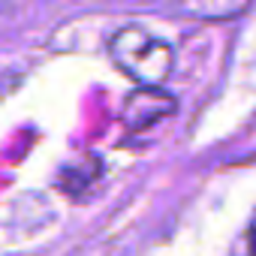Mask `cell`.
<instances>
[{
  "label": "cell",
  "instance_id": "1",
  "mask_svg": "<svg viewBox=\"0 0 256 256\" xmlns=\"http://www.w3.org/2000/svg\"><path fill=\"white\" fill-rule=\"evenodd\" d=\"M112 64L139 88H163L175 66V52L166 40L154 36L142 24H124L108 40Z\"/></svg>",
  "mask_w": 256,
  "mask_h": 256
},
{
  "label": "cell",
  "instance_id": "2",
  "mask_svg": "<svg viewBox=\"0 0 256 256\" xmlns=\"http://www.w3.org/2000/svg\"><path fill=\"white\" fill-rule=\"evenodd\" d=\"M175 108H178V100L169 90H163V88H136L124 100L120 124L130 133H145L151 126H157L160 120H166L169 114H175Z\"/></svg>",
  "mask_w": 256,
  "mask_h": 256
},
{
  "label": "cell",
  "instance_id": "3",
  "mask_svg": "<svg viewBox=\"0 0 256 256\" xmlns=\"http://www.w3.org/2000/svg\"><path fill=\"white\" fill-rule=\"evenodd\" d=\"M247 10H250L247 0H238V4H184V6H178V12H184L190 18H202V22H226Z\"/></svg>",
  "mask_w": 256,
  "mask_h": 256
}]
</instances>
